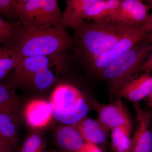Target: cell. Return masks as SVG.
<instances>
[{"label":"cell","mask_w":152,"mask_h":152,"mask_svg":"<svg viewBox=\"0 0 152 152\" xmlns=\"http://www.w3.org/2000/svg\"><path fill=\"white\" fill-rule=\"evenodd\" d=\"M73 48L72 37L62 26L49 28L23 26L12 50L20 62L26 57H48L65 53Z\"/></svg>","instance_id":"6da1fadb"},{"label":"cell","mask_w":152,"mask_h":152,"mask_svg":"<svg viewBox=\"0 0 152 152\" xmlns=\"http://www.w3.org/2000/svg\"><path fill=\"white\" fill-rule=\"evenodd\" d=\"M128 25L116 22H84L75 29L74 47L86 63L113 46L121 39Z\"/></svg>","instance_id":"7a4b0ae2"},{"label":"cell","mask_w":152,"mask_h":152,"mask_svg":"<svg viewBox=\"0 0 152 152\" xmlns=\"http://www.w3.org/2000/svg\"><path fill=\"white\" fill-rule=\"evenodd\" d=\"M152 52V42L147 41L139 44L113 61L102 72L99 78L105 82L110 97L113 99L125 83Z\"/></svg>","instance_id":"3957f363"},{"label":"cell","mask_w":152,"mask_h":152,"mask_svg":"<svg viewBox=\"0 0 152 152\" xmlns=\"http://www.w3.org/2000/svg\"><path fill=\"white\" fill-rule=\"evenodd\" d=\"M52 116L65 125L74 126L87 117L90 106L84 93L69 83L58 85L50 102Z\"/></svg>","instance_id":"277c9868"},{"label":"cell","mask_w":152,"mask_h":152,"mask_svg":"<svg viewBox=\"0 0 152 152\" xmlns=\"http://www.w3.org/2000/svg\"><path fill=\"white\" fill-rule=\"evenodd\" d=\"M151 34V15L144 24L138 26L128 25L122 37L115 45L96 58L87 63L93 75L99 78L104 69L113 61L139 44L149 41Z\"/></svg>","instance_id":"5b68a950"},{"label":"cell","mask_w":152,"mask_h":152,"mask_svg":"<svg viewBox=\"0 0 152 152\" xmlns=\"http://www.w3.org/2000/svg\"><path fill=\"white\" fill-rule=\"evenodd\" d=\"M47 56L28 57L20 61L14 70L13 81L18 84L45 90L53 84L55 76Z\"/></svg>","instance_id":"8992f818"},{"label":"cell","mask_w":152,"mask_h":152,"mask_svg":"<svg viewBox=\"0 0 152 152\" xmlns=\"http://www.w3.org/2000/svg\"><path fill=\"white\" fill-rule=\"evenodd\" d=\"M92 104L97 113V119L109 130L121 126L132 127L121 98H116L114 102L108 104L101 103L94 100Z\"/></svg>","instance_id":"52a82bcc"},{"label":"cell","mask_w":152,"mask_h":152,"mask_svg":"<svg viewBox=\"0 0 152 152\" xmlns=\"http://www.w3.org/2000/svg\"><path fill=\"white\" fill-rule=\"evenodd\" d=\"M134 104L137 126L132 138L130 152H152L151 112Z\"/></svg>","instance_id":"ba28073f"},{"label":"cell","mask_w":152,"mask_h":152,"mask_svg":"<svg viewBox=\"0 0 152 152\" xmlns=\"http://www.w3.org/2000/svg\"><path fill=\"white\" fill-rule=\"evenodd\" d=\"M150 8L140 0H121L114 22L132 26L144 24L149 17Z\"/></svg>","instance_id":"9c48e42d"},{"label":"cell","mask_w":152,"mask_h":152,"mask_svg":"<svg viewBox=\"0 0 152 152\" xmlns=\"http://www.w3.org/2000/svg\"><path fill=\"white\" fill-rule=\"evenodd\" d=\"M152 90V75L140 74L138 77L133 76L126 82L118 90L115 98H124L133 103H137L146 99Z\"/></svg>","instance_id":"30bf717a"},{"label":"cell","mask_w":152,"mask_h":152,"mask_svg":"<svg viewBox=\"0 0 152 152\" xmlns=\"http://www.w3.org/2000/svg\"><path fill=\"white\" fill-rule=\"evenodd\" d=\"M86 142L96 145L105 143L110 131L100 122L86 117L74 125Z\"/></svg>","instance_id":"8fae6325"},{"label":"cell","mask_w":152,"mask_h":152,"mask_svg":"<svg viewBox=\"0 0 152 152\" xmlns=\"http://www.w3.org/2000/svg\"><path fill=\"white\" fill-rule=\"evenodd\" d=\"M121 0H96L86 12L85 20L97 23L114 22Z\"/></svg>","instance_id":"7c38bea8"},{"label":"cell","mask_w":152,"mask_h":152,"mask_svg":"<svg viewBox=\"0 0 152 152\" xmlns=\"http://www.w3.org/2000/svg\"><path fill=\"white\" fill-rule=\"evenodd\" d=\"M96 0H67L63 13L62 25L74 30L85 22L86 12Z\"/></svg>","instance_id":"4fadbf2b"},{"label":"cell","mask_w":152,"mask_h":152,"mask_svg":"<svg viewBox=\"0 0 152 152\" xmlns=\"http://www.w3.org/2000/svg\"><path fill=\"white\" fill-rule=\"evenodd\" d=\"M28 124L34 129L45 127L53 116L49 102L43 100H34L28 104L25 110Z\"/></svg>","instance_id":"5bb4252c"},{"label":"cell","mask_w":152,"mask_h":152,"mask_svg":"<svg viewBox=\"0 0 152 152\" xmlns=\"http://www.w3.org/2000/svg\"><path fill=\"white\" fill-rule=\"evenodd\" d=\"M62 18L63 13L58 1L40 0L36 28H49L62 26Z\"/></svg>","instance_id":"9a60e30c"},{"label":"cell","mask_w":152,"mask_h":152,"mask_svg":"<svg viewBox=\"0 0 152 152\" xmlns=\"http://www.w3.org/2000/svg\"><path fill=\"white\" fill-rule=\"evenodd\" d=\"M56 141L59 147L66 152H79L86 143L76 128L68 125L58 130Z\"/></svg>","instance_id":"2e32d148"},{"label":"cell","mask_w":152,"mask_h":152,"mask_svg":"<svg viewBox=\"0 0 152 152\" xmlns=\"http://www.w3.org/2000/svg\"><path fill=\"white\" fill-rule=\"evenodd\" d=\"M17 117L0 113V141L7 148L13 152L18 143Z\"/></svg>","instance_id":"e0dca14e"},{"label":"cell","mask_w":152,"mask_h":152,"mask_svg":"<svg viewBox=\"0 0 152 152\" xmlns=\"http://www.w3.org/2000/svg\"><path fill=\"white\" fill-rule=\"evenodd\" d=\"M40 0H17V18L25 28H36Z\"/></svg>","instance_id":"ac0fdd59"},{"label":"cell","mask_w":152,"mask_h":152,"mask_svg":"<svg viewBox=\"0 0 152 152\" xmlns=\"http://www.w3.org/2000/svg\"><path fill=\"white\" fill-rule=\"evenodd\" d=\"M22 27L19 20L10 21L0 16V46L12 50Z\"/></svg>","instance_id":"d6986e66"},{"label":"cell","mask_w":152,"mask_h":152,"mask_svg":"<svg viewBox=\"0 0 152 152\" xmlns=\"http://www.w3.org/2000/svg\"><path fill=\"white\" fill-rule=\"evenodd\" d=\"M19 101L13 86L0 83V113L17 117Z\"/></svg>","instance_id":"ffe728a7"},{"label":"cell","mask_w":152,"mask_h":152,"mask_svg":"<svg viewBox=\"0 0 152 152\" xmlns=\"http://www.w3.org/2000/svg\"><path fill=\"white\" fill-rule=\"evenodd\" d=\"M132 127L123 126L111 130L112 148L115 152H130Z\"/></svg>","instance_id":"44dd1931"},{"label":"cell","mask_w":152,"mask_h":152,"mask_svg":"<svg viewBox=\"0 0 152 152\" xmlns=\"http://www.w3.org/2000/svg\"><path fill=\"white\" fill-rule=\"evenodd\" d=\"M19 63L13 50L0 46V80L8 75Z\"/></svg>","instance_id":"7402d4cb"},{"label":"cell","mask_w":152,"mask_h":152,"mask_svg":"<svg viewBox=\"0 0 152 152\" xmlns=\"http://www.w3.org/2000/svg\"><path fill=\"white\" fill-rule=\"evenodd\" d=\"M18 152H46L45 144L40 136L33 134L25 140Z\"/></svg>","instance_id":"603a6c76"},{"label":"cell","mask_w":152,"mask_h":152,"mask_svg":"<svg viewBox=\"0 0 152 152\" xmlns=\"http://www.w3.org/2000/svg\"><path fill=\"white\" fill-rule=\"evenodd\" d=\"M17 0H0V16L10 20L18 19Z\"/></svg>","instance_id":"cb8c5ba5"},{"label":"cell","mask_w":152,"mask_h":152,"mask_svg":"<svg viewBox=\"0 0 152 152\" xmlns=\"http://www.w3.org/2000/svg\"><path fill=\"white\" fill-rule=\"evenodd\" d=\"M152 72V52L148 58L145 61V62L135 72L134 76L138 74L149 73Z\"/></svg>","instance_id":"d4e9b609"},{"label":"cell","mask_w":152,"mask_h":152,"mask_svg":"<svg viewBox=\"0 0 152 152\" xmlns=\"http://www.w3.org/2000/svg\"><path fill=\"white\" fill-rule=\"evenodd\" d=\"M79 152H102L97 145L86 142Z\"/></svg>","instance_id":"484cf974"},{"label":"cell","mask_w":152,"mask_h":152,"mask_svg":"<svg viewBox=\"0 0 152 152\" xmlns=\"http://www.w3.org/2000/svg\"><path fill=\"white\" fill-rule=\"evenodd\" d=\"M147 106L150 108L152 109V90L146 98Z\"/></svg>","instance_id":"4316f807"},{"label":"cell","mask_w":152,"mask_h":152,"mask_svg":"<svg viewBox=\"0 0 152 152\" xmlns=\"http://www.w3.org/2000/svg\"><path fill=\"white\" fill-rule=\"evenodd\" d=\"M0 152H13L0 143Z\"/></svg>","instance_id":"83f0119b"},{"label":"cell","mask_w":152,"mask_h":152,"mask_svg":"<svg viewBox=\"0 0 152 152\" xmlns=\"http://www.w3.org/2000/svg\"><path fill=\"white\" fill-rule=\"evenodd\" d=\"M151 34L149 41L152 42V14H151Z\"/></svg>","instance_id":"f1b7e54d"},{"label":"cell","mask_w":152,"mask_h":152,"mask_svg":"<svg viewBox=\"0 0 152 152\" xmlns=\"http://www.w3.org/2000/svg\"><path fill=\"white\" fill-rule=\"evenodd\" d=\"M148 3V5L149 6L150 9H151L152 10V0H150V1H147Z\"/></svg>","instance_id":"f546056e"},{"label":"cell","mask_w":152,"mask_h":152,"mask_svg":"<svg viewBox=\"0 0 152 152\" xmlns=\"http://www.w3.org/2000/svg\"><path fill=\"white\" fill-rule=\"evenodd\" d=\"M151 121L152 124V113H151Z\"/></svg>","instance_id":"4dcf8cb0"},{"label":"cell","mask_w":152,"mask_h":152,"mask_svg":"<svg viewBox=\"0 0 152 152\" xmlns=\"http://www.w3.org/2000/svg\"><path fill=\"white\" fill-rule=\"evenodd\" d=\"M0 143H1V141H0ZM1 145H2V144H1Z\"/></svg>","instance_id":"1f68e13d"}]
</instances>
